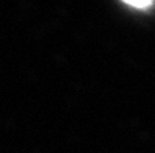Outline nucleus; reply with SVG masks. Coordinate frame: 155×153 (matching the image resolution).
Here are the masks:
<instances>
[{
    "label": "nucleus",
    "instance_id": "nucleus-1",
    "mask_svg": "<svg viewBox=\"0 0 155 153\" xmlns=\"http://www.w3.org/2000/svg\"><path fill=\"white\" fill-rule=\"evenodd\" d=\"M129 6H132V8H136V10H147V8H150V6H153V2H125Z\"/></svg>",
    "mask_w": 155,
    "mask_h": 153
}]
</instances>
